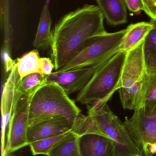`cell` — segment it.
I'll return each mask as SVG.
<instances>
[{"label":"cell","instance_id":"cell-23","mask_svg":"<svg viewBox=\"0 0 156 156\" xmlns=\"http://www.w3.org/2000/svg\"><path fill=\"white\" fill-rule=\"evenodd\" d=\"M1 58L5 71L6 73H9L16 65V60H14L12 58L11 51L6 48H2Z\"/></svg>","mask_w":156,"mask_h":156},{"label":"cell","instance_id":"cell-27","mask_svg":"<svg viewBox=\"0 0 156 156\" xmlns=\"http://www.w3.org/2000/svg\"><path fill=\"white\" fill-rule=\"evenodd\" d=\"M154 2L156 4V0H154Z\"/></svg>","mask_w":156,"mask_h":156},{"label":"cell","instance_id":"cell-6","mask_svg":"<svg viewBox=\"0 0 156 156\" xmlns=\"http://www.w3.org/2000/svg\"><path fill=\"white\" fill-rule=\"evenodd\" d=\"M87 106L88 115L100 131L114 143L117 156H140L124 122L113 112L107 103Z\"/></svg>","mask_w":156,"mask_h":156},{"label":"cell","instance_id":"cell-29","mask_svg":"<svg viewBox=\"0 0 156 156\" xmlns=\"http://www.w3.org/2000/svg\"><path fill=\"white\" fill-rule=\"evenodd\" d=\"M154 20H155V21H156V19H154Z\"/></svg>","mask_w":156,"mask_h":156},{"label":"cell","instance_id":"cell-18","mask_svg":"<svg viewBox=\"0 0 156 156\" xmlns=\"http://www.w3.org/2000/svg\"><path fill=\"white\" fill-rule=\"evenodd\" d=\"M153 27L143 43V54L147 72H156V21L151 19Z\"/></svg>","mask_w":156,"mask_h":156},{"label":"cell","instance_id":"cell-22","mask_svg":"<svg viewBox=\"0 0 156 156\" xmlns=\"http://www.w3.org/2000/svg\"><path fill=\"white\" fill-rule=\"evenodd\" d=\"M69 132L60 135L41 139L31 143L29 146L32 154L33 155L40 154L47 155L51 149L62 140Z\"/></svg>","mask_w":156,"mask_h":156},{"label":"cell","instance_id":"cell-13","mask_svg":"<svg viewBox=\"0 0 156 156\" xmlns=\"http://www.w3.org/2000/svg\"><path fill=\"white\" fill-rule=\"evenodd\" d=\"M107 24L116 26L127 22V12L124 0H95Z\"/></svg>","mask_w":156,"mask_h":156},{"label":"cell","instance_id":"cell-1","mask_svg":"<svg viewBox=\"0 0 156 156\" xmlns=\"http://www.w3.org/2000/svg\"><path fill=\"white\" fill-rule=\"evenodd\" d=\"M103 22L101 11L94 5H84L63 16L51 31L49 46L55 71L76 57L90 38L106 33Z\"/></svg>","mask_w":156,"mask_h":156},{"label":"cell","instance_id":"cell-3","mask_svg":"<svg viewBox=\"0 0 156 156\" xmlns=\"http://www.w3.org/2000/svg\"><path fill=\"white\" fill-rule=\"evenodd\" d=\"M81 110L62 87L56 83L47 82L32 95L29 111V124L38 119L60 115L73 123Z\"/></svg>","mask_w":156,"mask_h":156},{"label":"cell","instance_id":"cell-17","mask_svg":"<svg viewBox=\"0 0 156 156\" xmlns=\"http://www.w3.org/2000/svg\"><path fill=\"white\" fill-rule=\"evenodd\" d=\"M79 137L71 131L47 154V156H81Z\"/></svg>","mask_w":156,"mask_h":156},{"label":"cell","instance_id":"cell-20","mask_svg":"<svg viewBox=\"0 0 156 156\" xmlns=\"http://www.w3.org/2000/svg\"><path fill=\"white\" fill-rule=\"evenodd\" d=\"M71 131L78 136L90 134L104 136L89 115H84L81 113L76 117L73 122Z\"/></svg>","mask_w":156,"mask_h":156},{"label":"cell","instance_id":"cell-15","mask_svg":"<svg viewBox=\"0 0 156 156\" xmlns=\"http://www.w3.org/2000/svg\"><path fill=\"white\" fill-rule=\"evenodd\" d=\"M50 0H46L41 12L36 34L33 43L34 47L45 48L50 46L52 22L49 13Z\"/></svg>","mask_w":156,"mask_h":156},{"label":"cell","instance_id":"cell-5","mask_svg":"<svg viewBox=\"0 0 156 156\" xmlns=\"http://www.w3.org/2000/svg\"><path fill=\"white\" fill-rule=\"evenodd\" d=\"M126 28L95 36L88 40L82 50L58 72H66L98 66L119 52Z\"/></svg>","mask_w":156,"mask_h":156},{"label":"cell","instance_id":"cell-21","mask_svg":"<svg viewBox=\"0 0 156 156\" xmlns=\"http://www.w3.org/2000/svg\"><path fill=\"white\" fill-rule=\"evenodd\" d=\"M47 82V76L34 73L26 76L22 80L20 79L18 87L23 95H27L34 93Z\"/></svg>","mask_w":156,"mask_h":156},{"label":"cell","instance_id":"cell-16","mask_svg":"<svg viewBox=\"0 0 156 156\" xmlns=\"http://www.w3.org/2000/svg\"><path fill=\"white\" fill-rule=\"evenodd\" d=\"M40 58L38 51L34 49L26 53L16 60L17 71L20 79L22 80L34 73L46 76L40 67Z\"/></svg>","mask_w":156,"mask_h":156},{"label":"cell","instance_id":"cell-4","mask_svg":"<svg viewBox=\"0 0 156 156\" xmlns=\"http://www.w3.org/2000/svg\"><path fill=\"white\" fill-rule=\"evenodd\" d=\"M143 43L127 52L119 91L123 108L135 110L141 105L147 70Z\"/></svg>","mask_w":156,"mask_h":156},{"label":"cell","instance_id":"cell-14","mask_svg":"<svg viewBox=\"0 0 156 156\" xmlns=\"http://www.w3.org/2000/svg\"><path fill=\"white\" fill-rule=\"evenodd\" d=\"M153 27L150 22H139L128 26L120 45L119 51L127 53L137 47L144 41Z\"/></svg>","mask_w":156,"mask_h":156},{"label":"cell","instance_id":"cell-24","mask_svg":"<svg viewBox=\"0 0 156 156\" xmlns=\"http://www.w3.org/2000/svg\"><path fill=\"white\" fill-rule=\"evenodd\" d=\"M143 11L151 19H156V4L154 0H142Z\"/></svg>","mask_w":156,"mask_h":156},{"label":"cell","instance_id":"cell-10","mask_svg":"<svg viewBox=\"0 0 156 156\" xmlns=\"http://www.w3.org/2000/svg\"><path fill=\"white\" fill-rule=\"evenodd\" d=\"M97 66L63 72L55 71L47 76L48 82L60 85L68 95L80 91L93 76Z\"/></svg>","mask_w":156,"mask_h":156},{"label":"cell","instance_id":"cell-2","mask_svg":"<svg viewBox=\"0 0 156 156\" xmlns=\"http://www.w3.org/2000/svg\"><path fill=\"white\" fill-rule=\"evenodd\" d=\"M126 52L119 51L98 65L86 86L76 96V101L86 105L107 103L120 88Z\"/></svg>","mask_w":156,"mask_h":156},{"label":"cell","instance_id":"cell-8","mask_svg":"<svg viewBox=\"0 0 156 156\" xmlns=\"http://www.w3.org/2000/svg\"><path fill=\"white\" fill-rule=\"evenodd\" d=\"M141 156H149L148 149L156 144V109L147 112L142 108L134 110L130 118L124 122Z\"/></svg>","mask_w":156,"mask_h":156},{"label":"cell","instance_id":"cell-28","mask_svg":"<svg viewBox=\"0 0 156 156\" xmlns=\"http://www.w3.org/2000/svg\"><path fill=\"white\" fill-rule=\"evenodd\" d=\"M140 156V155H137V156Z\"/></svg>","mask_w":156,"mask_h":156},{"label":"cell","instance_id":"cell-19","mask_svg":"<svg viewBox=\"0 0 156 156\" xmlns=\"http://www.w3.org/2000/svg\"><path fill=\"white\" fill-rule=\"evenodd\" d=\"M147 112L156 109V72H147L146 76L144 86L141 105Z\"/></svg>","mask_w":156,"mask_h":156},{"label":"cell","instance_id":"cell-26","mask_svg":"<svg viewBox=\"0 0 156 156\" xmlns=\"http://www.w3.org/2000/svg\"><path fill=\"white\" fill-rule=\"evenodd\" d=\"M127 8L131 12L139 14L143 11L142 0H124Z\"/></svg>","mask_w":156,"mask_h":156},{"label":"cell","instance_id":"cell-12","mask_svg":"<svg viewBox=\"0 0 156 156\" xmlns=\"http://www.w3.org/2000/svg\"><path fill=\"white\" fill-rule=\"evenodd\" d=\"M20 79L16 65L9 72L1 87V114L2 130L5 131L12 114L17 94V82Z\"/></svg>","mask_w":156,"mask_h":156},{"label":"cell","instance_id":"cell-7","mask_svg":"<svg viewBox=\"0 0 156 156\" xmlns=\"http://www.w3.org/2000/svg\"><path fill=\"white\" fill-rule=\"evenodd\" d=\"M34 93L23 95L17 85L16 99L8 122L7 144L2 156L29 146L27 133L29 126V105Z\"/></svg>","mask_w":156,"mask_h":156},{"label":"cell","instance_id":"cell-11","mask_svg":"<svg viewBox=\"0 0 156 156\" xmlns=\"http://www.w3.org/2000/svg\"><path fill=\"white\" fill-rule=\"evenodd\" d=\"M81 156H117L114 143L104 136L96 134L79 137Z\"/></svg>","mask_w":156,"mask_h":156},{"label":"cell","instance_id":"cell-9","mask_svg":"<svg viewBox=\"0 0 156 156\" xmlns=\"http://www.w3.org/2000/svg\"><path fill=\"white\" fill-rule=\"evenodd\" d=\"M73 123L60 115L47 116L29 123L27 133L28 144L71 131Z\"/></svg>","mask_w":156,"mask_h":156},{"label":"cell","instance_id":"cell-25","mask_svg":"<svg viewBox=\"0 0 156 156\" xmlns=\"http://www.w3.org/2000/svg\"><path fill=\"white\" fill-rule=\"evenodd\" d=\"M40 66L43 73L46 76L51 75L53 69H55L53 61L49 58H40Z\"/></svg>","mask_w":156,"mask_h":156}]
</instances>
